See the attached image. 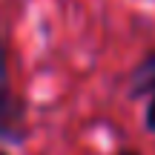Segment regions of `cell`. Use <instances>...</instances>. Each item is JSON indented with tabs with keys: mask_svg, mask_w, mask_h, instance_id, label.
Here are the masks:
<instances>
[{
	"mask_svg": "<svg viewBox=\"0 0 155 155\" xmlns=\"http://www.w3.org/2000/svg\"><path fill=\"white\" fill-rule=\"evenodd\" d=\"M132 95L135 98H141V95H155V52H150V55L135 66V72H132Z\"/></svg>",
	"mask_w": 155,
	"mask_h": 155,
	"instance_id": "1",
	"label": "cell"
},
{
	"mask_svg": "<svg viewBox=\"0 0 155 155\" xmlns=\"http://www.w3.org/2000/svg\"><path fill=\"white\" fill-rule=\"evenodd\" d=\"M6 98H9V78H6V52L0 43V112L6 106Z\"/></svg>",
	"mask_w": 155,
	"mask_h": 155,
	"instance_id": "2",
	"label": "cell"
},
{
	"mask_svg": "<svg viewBox=\"0 0 155 155\" xmlns=\"http://www.w3.org/2000/svg\"><path fill=\"white\" fill-rule=\"evenodd\" d=\"M147 127L155 132V95H152V101H150V109H147Z\"/></svg>",
	"mask_w": 155,
	"mask_h": 155,
	"instance_id": "3",
	"label": "cell"
},
{
	"mask_svg": "<svg viewBox=\"0 0 155 155\" xmlns=\"http://www.w3.org/2000/svg\"><path fill=\"white\" fill-rule=\"evenodd\" d=\"M124 155H135V152H124Z\"/></svg>",
	"mask_w": 155,
	"mask_h": 155,
	"instance_id": "4",
	"label": "cell"
},
{
	"mask_svg": "<svg viewBox=\"0 0 155 155\" xmlns=\"http://www.w3.org/2000/svg\"><path fill=\"white\" fill-rule=\"evenodd\" d=\"M0 155H3V152H0Z\"/></svg>",
	"mask_w": 155,
	"mask_h": 155,
	"instance_id": "5",
	"label": "cell"
}]
</instances>
